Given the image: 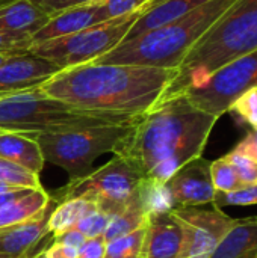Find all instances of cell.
I'll return each mask as SVG.
<instances>
[{
  "label": "cell",
  "mask_w": 257,
  "mask_h": 258,
  "mask_svg": "<svg viewBox=\"0 0 257 258\" xmlns=\"http://www.w3.org/2000/svg\"><path fill=\"white\" fill-rule=\"evenodd\" d=\"M218 118L197 109L185 94L162 95L138 116L112 153L142 178L167 183L185 163L201 157Z\"/></svg>",
  "instance_id": "obj_1"
},
{
  "label": "cell",
  "mask_w": 257,
  "mask_h": 258,
  "mask_svg": "<svg viewBox=\"0 0 257 258\" xmlns=\"http://www.w3.org/2000/svg\"><path fill=\"white\" fill-rule=\"evenodd\" d=\"M176 74L158 67L89 62L59 71L38 89L80 109L139 116L161 100Z\"/></svg>",
  "instance_id": "obj_2"
},
{
  "label": "cell",
  "mask_w": 257,
  "mask_h": 258,
  "mask_svg": "<svg viewBox=\"0 0 257 258\" xmlns=\"http://www.w3.org/2000/svg\"><path fill=\"white\" fill-rule=\"evenodd\" d=\"M236 2L238 0H209L168 24L124 39L92 63L145 65L177 70L195 42Z\"/></svg>",
  "instance_id": "obj_3"
},
{
  "label": "cell",
  "mask_w": 257,
  "mask_h": 258,
  "mask_svg": "<svg viewBox=\"0 0 257 258\" xmlns=\"http://www.w3.org/2000/svg\"><path fill=\"white\" fill-rule=\"evenodd\" d=\"M257 48V0H238L189 50L164 95L203 85L218 68Z\"/></svg>",
  "instance_id": "obj_4"
},
{
  "label": "cell",
  "mask_w": 257,
  "mask_h": 258,
  "mask_svg": "<svg viewBox=\"0 0 257 258\" xmlns=\"http://www.w3.org/2000/svg\"><path fill=\"white\" fill-rule=\"evenodd\" d=\"M136 119L138 116L80 109L47 97L38 88L0 95V130L8 132L64 133L97 125L132 124Z\"/></svg>",
  "instance_id": "obj_5"
},
{
  "label": "cell",
  "mask_w": 257,
  "mask_h": 258,
  "mask_svg": "<svg viewBox=\"0 0 257 258\" xmlns=\"http://www.w3.org/2000/svg\"><path fill=\"white\" fill-rule=\"evenodd\" d=\"M132 124L97 125L64 133H30L36 139L44 162H50L70 175V180L82 178L92 172L94 160L112 153L117 142L129 132Z\"/></svg>",
  "instance_id": "obj_6"
},
{
  "label": "cell",
  "mask_w": 257,
  "mask_h": 258,
  "mask_svg": "<svg viewBox=\"0 0 257 258\" xmlns=\"http://www.w3.org/2000/svg\"><path fill=\"white\" fill-rule=\"evenodd\" d=\"M142 12L144 9L103 21L73 35L35 44L29 51L52 60L62 70L94 62L124 41Z\"/></svg>",
  "instance_id": "obj_7"
},
{
  "label": "cell",
  "mask_w": 257,
  "mask_h": 258,
  "mask_svg": "<svg viewBox=\"0 0 257 258\" xmlns=\"http://www.w3.org/2000/svg\"><path fill=\"white\" fill-rule=\"evenodd\" d=\"M142 177L123 159L114 157L91 174L70 180L67 186L53 192L61 201L70 198H86L94 201L103 213L114 216L139 201Z\"/></svg>",
  "instance_id": "obj_8"
},
{
  "label": "cell",
  "mask_w": 257,
  "mask_h": 258,
  "mask_svg": "<svg viewBox=\"0 0 257 258\" xmlns=\"http://www.w3.org/2000/svg\"><path fill=\"white\" fill-rule=\"evenodd\" d=\"M251 89H257V48L227 62L203 85L182 94L197 109L220 118Z\"/></svg>",
  "instance_id": "obj_9"
},
{
  "label": "cell",
  "mask_w": 257,
  "mask_h": 258,
  "mask_svg": "<svg viewBox=\"0 0 257 258\" xmlns=\"http://www.w3.org/2000/svg\"><path fill=\"white\" fill-rule=\"evenodd\" d=\"M170 213L183 233L179 258H211L221 239L236 222L218 207H174Z\"/></svg>",
  "instance_id": "obj_10"
},
{
  "label": "cell",
  "mask_w": 257,
  "mask_h": 258,
  "mask_svg": "<svg viewBox=\"0 0 257 258\" xmlns=\"http://www.w3.org/2000/svg\"><path fill=\"white\" fill-rule=\"evenodd\" d=\"M176 207H200L214 203L215 189L211 178V162L197 157L185 163L167 183Z\"/></svg>",
  "instance_id": "obj_11"
},
{
  "label": "cell",
  "mask_w": 257,
  "mask_h": 258,
  "mask_svg": "<svg viewBox=\"0 0 257 258\" xmlns=\"http://www.w3.org/2000/svg\"><path fill=\"white\" fill-rule=\"evenodd\" d=\"M59 71L61 67L30 51L11 54L0 65V95L39 88Z\"/></svg>",
  "instance_id": "obj_12"
},
{
  "label": "cell",
  "mask_w": 257,
  "mask_h": 258,
  "mask_svg": "<svg viewBox=\"0 0 257 258\" xmlns=\"http://www.w3.org/2000/svg\"><path fill=\"white\" fill-rule=\"evenodd\" d=\"M61 200L50 194L47 207L35 219L0 230V255L5 258H29V252L38 246V243L48 236V218Z\"/></svg>",
  "instance_id": "obj_13"
},
{
  "label": "cell",
  "mask_w": 257,
  "mask_h": 258,
  "mask_svg": "<svg viewBox=\"0 0 257 258\" xmlns=\"http://www.w3.org/2000/svg\"><path fill=\"white\" fill-rule=\"evenodd\" d=\"M103 21H108L103 8V0L89 5L74 6L52 15L50 20L38 32L32 35V42L35 45L48 39L73 35L95 24H100Z\"/></svg>",
  "instance_id": "obj_14"
},
{
  "label": "cell",
  "mask_w": 257,
  "mask_h": 258,
  "mask_svg": "<svg viewBox=\"0 0 257 258\" xmlns=\"http://www.w3.org/2000/svg\"><path fill=\"white\" fill-rule=\"evenodd\" d=\"M182 242V228L170 212L148 216L144 242L145 258H179Z\"/></svg>",
  "instance_id": "obj_15"
},
{
  "label": "cell",
  "mask_w": 257,
  "mask_h": 258,
  "mask_svg": "<svg viewBox=\"0 0 257 258\" xmlns=\"http://www.w3.org/2000/svg\"><path fill=\"white\" fill-rule=\"evenodd\" d=\"M209 0H153L141 14V17L133 23L127 36L124 39L135 38L156 27L168 24L195 8L201 6Z\"/></svg>",
  "instance_id": "obj_16"
},
{
  "label": "cell",
  "mask_w": 257,
  "mask_h": 258,
  "mask_svg": "<svg viewBox=\"0 0 257 258\" xmlns=\"http://www.w3.org/2000/svg\"><path fill=\"white\" fill-rule=\"evenodd\" d=\"M0 157L18 163L39 175L44 168V157L33 135L0 130Z\"/></svg>",
  "instance_id": "obj_17"
},
{
  "label": "cell",
  "mask_w": 257,
  "mask_h": 258,
  "mask_svg": "<svg viewBox=\"0 0 257 258\" xmlns=\"http://www.w3.org/2000/svg\"><path fill=\"white\" fill-rule=\"evenodd\" d=\"M257 218L236 219L211 258H256Z\"/></svg>",
  "instance_id": "obj_18"
},
{
  "label": "cell",
  "mask_w": 257,
  "mask_h": 258,
  "mask_svg": "<svg viewBox=\"0 0 257 258\" xmlns=\"http://www.w3.org/2000/svg\"><path fill=\"white\" fill-rule=\"evenodd\" d=\"M48 20L50 15L30 0H18L0 8V30L3 32L33 35Z\"/></svg>",
  "instance_id": "obj_19"
},
{
  "label": "cell",
  "mask_w": 257,
  "mask_h": 258,
  "mask_svg": "<svg viewBox=\"0 0 257 258\" xmlns=\"http://www.w3.org/2000/svg\"><path fill=\"white\" fill-rule=\"evenodd\" d=\"M48 201H50V194L42 187L36 190H30L23 198L12 201L11 204L0 209V230L21 225L35 219L38 215L42 213Z\"/></svg>",
  "instance_id": "obj_20"
},
{
  "label": "cell",
  "mask_w": 257,
  "mask_h": 258,
  "mask_svg": "<svg viewBox=\"0 0 257 258\" xmlns=\"http://www.w3.org/2000/svg\"><path fill=\"white\" fill-rule=\"evenodd\" d=\"M95 210H98L97 204L86 198L64 200L55 207L48 218V233L58 236L70 228H74L80 219Z\"/></svg>",
  "instance_id": "obj_21"
},
{
  "label": "cell",
  "mask_w": 257,
  "mask_h": 258,
  "mask_svg": "<svg viewBox=\"0 0 257 258\" xmlns=\"http://www.w3.org/2000/svg\"><path fill=\"white\" fill-rule=\"evenodd\" d=\"M147 221H148V216L144 212V209L141 206V200H139V201L133 203L132 206L126 207L124 210H121L120 213L109 218V222H108L103 237L108 243L114 239H118L121 236H126L129 233H133V231L145 227Z\"/></svg>",
  "instance_id": "obj_22"
},
{
  "label": "cell",
  "mask_w": 257,
  "mask_h": 258,
  "mask_svg": "<svg viewBox=\"0 0 257 258\" xmlns=\"http://www.w3.org/2000/svg\"><path fill=\"white\" fill-rule=\"evenodd\" d=\"M139 200L147 216L168 213L176 207L168 187L164 183H158L148 178L142 180L139 189Z\"/></svg>",
  "instance_id": "obj_23"
},
{
  "label": "cell",
  "mask_w": 257,
  "mask_h": 258,
  "mask_svg": "<svg viewBox=\"0 0 257 258\" xmlns=\"http://www.w3.org/2000/svg\"><path fill=\"white\" fill-rule=\"evenodd\" d=\"M147 225L114 239L106 243V258H145L144 242H145Z\"/></svg>",
  "instance_id": "obj_24"
},
{
  "label": "cell",
  "mask_w": 257,
  "mask_h": 258,
  "mask_svg": "<svg viewBox=\"0 0 257 258\" xmlns=\"http://www.w3.org/2000/svg\"><path fill=\"white\" fill-rule=\"evenodd\" d=\"M0 181L18 189H41V181L36 174L27 168L0 157Z\"/></svg>",
  "instance_id": "obj_25"
},
{
  "label": "cell",
  "mask_w": 257,
  "mask_h": 258,
  "mask_svg": "<svg viewBox=\"0 0 257 258\" xmlns=\"http://www.w3.org/2000/svg\"><path fill=\"white\" fill-rule=\"evenodd\" d=\"M211 178L215 192H232L242 187L233 166L226 159V156L215 162H211Z\"/></svg>",
  "instance_id": "obj_26"
},
{
  "label": "cell",
  "mask_w": 257,
  "mask_h": 258,
  "mask_svg": "<svg viewBox=\"0 0 257 258\" xmlns=\"http://www.w3.org/2000/svg\"><path fill=\"white\" fill-rule=\"evenodd\" d=\"M212 204L218 209L224 206H256L257 184L242 186L232 192H215Z\"/></svg>",
  "instance_id": "obj_27"
},
{
  "label": "cell",
  "mask_w": 257,
  "mask_h": 258,
  "mask_svg": "<svg viewBox=\"0 0 257 258\" xmlns=\"http://www.w3.org/2000/svg\"><path fill=\"white\" fill-rule=\"evenodd\" d=\"M226 159L233 166L241 186L257 184V163L254 160H251L239 153H235V151H230L226 156Z\"/></svg>",
  "instance_id": "obj_28"
},
{
  "label": "cell",
  "mask_w": 257,
  "mask_h": 258,
  "mask_svg": "<svg viewBox=\"0 0 257 258\" xmlns=\"http://www.w3.org/2000/svg\"><path fill=\"white\" fill-rule=\"evenodd\" d=\"M230 112L238 115V118L248 125L257 128V89H251L245 92L242 97H239L233 106L230 107Z\"/></svg>",
  "instance_id": "obj_29"
},
{
  "label": "cell",
  "mask_w": 257,
  "mask_h": 258,
  "mask_svg": "<svg viewBox=\"0 0 257 258\" xmlns=\"http://www.w3.org/2000/svg\"><path fill=\"white\" fill-rule=\"evenodd\" d=\"M108 222H109V215L103 213L101 210H95L86 215L83 219H80L74 225V228L80 231L86 239H94V237H100L105 234Z\"/></svg>",
  "instance_id": "obj_30"
},
{
  "label": "cell",
  "mask_w": 257,
  "mask_h": 258,
  "mask_svg": "<svg viewBox=\"0 0 257 258\" xmlns=\"http://www.w3.org/2000/svg\"><path fill=\"white\" fill-rule=\"evenodd\" d=\"M153 0H103V8L108 20L129 15L145 9Z\"/></svg>",
  "instance_id": "obj_31"
},
{
  "label": "cell",
  "mask_w": 257,
  "mask_h": 258,
  "mask_svg": "<svg viewBox=\"0 0 257 258\" xmlns=\"http://www.w3.org/2000/svg\"><path fill=\"white\" fill-rule=\"evenodd\" d=\"M32 35L11 33L0 30V53L6 54H21L32 48Z\"/></svg>",
  "instance_id": "obj_32"
},
{
  "label": "cell",
  "mask_w": 257,
  "mask_h": 258,
  "mask_svg": "<svg viewBox=\"0 0 257 258\" xmlns=\"http://www.w3.org/2000/svg\"><path fill=\"white\" fill-rule=\"evenodd\" d=\"M33 5H36L38 8H41L45 14H48L50 17L61 12V11H65V9H70V8H74V6H82V5H89V3H95L98 0H30Z\"/></svg>",
  "instance_id": "obj_33"
},
{
  "label": "cell",
  "mask_w": 257,
  "mask_h": 258,
  "mask_svg": "<svg viewBox=\"0 0 257 258\" xmlns=\"http://www.w3.org/2000/svg\"><path fill=\"white\" fill-rule=\"evenodd\" d=\"M79 258H106V240L103 236L86 239L79 248Z\"/></svg>",
  "instance_id": "obj_34"
},
{
  "label": "cell",
  "mask_w": 257,
  "mask_h": 258,
  "mask_svg": "<svg viewBox=\"0 0 257 258\" xmlns=\"http://www.w3.org/2000/svg\"><path fill=\"white\" fill-rule=\"evenodd\" d=\"M85 240H86V237L80 231H77L76 228H70V230L64 231L58 236H53V243L76 248V249H79L85 243Z\"/></svg>",
  "instance_id": "obj_35"
},
{
  "label": "cell",
  "mask_w": 257,
  "mask_h": 258,
  "mask_svg": "<svg viewBox=\"0 0 257 258\" xmlns=\"http://www.w3.org/2000/svg\"><path fill=\"white\" fill-rule=\"evenodd\" d=\"M42 255L44 258H79V249L52 243L48 248L42 251Z\"/></svg>",
  "instance_id": "obj_36"
},
{
  "label": "cell",
  "mask_w": 257,
  "mask_h": 258,
  "mask_svg": "<svg viewBox=\"0 0 257 258\" xmlns=\"http://www.w3.org/2000/svg\"><path fill=\"white\" fill-rule=\"evenodd\" d=\"M235 153H239L257 163V141L254 139L253 133H248L233 150Z\"/></svg>",
  "instance_id": "obj_37"
},
{
  "label": "cell",
  "mask_w": 257,
  "mask_h": 258,
  "mask_svg": "<svg viewBox=\"0 0 257 258\" xmlns=\"http://www.w3.org/2000/svg\"><path fill=\"white\" fill-rule=\"evenodd\" d=\"M29 192H30V189H14V190L0 194V209H3L5 206L11 204L12 201H17L18 198H23Z\"/></svg>",
  "instance_id": "obj_38"
},
{
  "label": "cell",
  "mask_w": 257,
  "mask_h": 258,
  "mask_svg": "<svg viewBox=\"0 0 257 258\" xmlns=\"http://www.w3.org/2000/svg\"><path fill=\"white\" fill-rule=\"evenodd\" d=\"M14 189H18V187H12V186L5 184V183H2V181H0V194H3V192H9V190H14Z\"/></svg>",
  "instance_id": "obj_39"
},
{
  "label": "cell",
  "mask_w": 257,
  "mask_h": 258,
  "mask_svg": "<svg viewBox=\"0 0 257 258\" xmlns=\"http://www.w3.org/2000/svg\"><path fill=\"white\" fill-rule=\"evenodd\" d=\"M15 2H18V0H0V8H3V6H8V5H11V3H15Z\"/></svg>",
  "instance_id": "obj_40"
},
{
  "label": "cell",
  "mask_w": 257,
  "mask_h": 258,
  "mask_svg": "<svg viewBox=\"0 0 257 258\" xmlns=\"http://www.w3.org/2000/svg\"><path fill=\"white\" fill-rule=\"evenodd\" d=\"M9 56H11V54H6V53H0V65H2V63H3V62H5V60H6V59L9 57Z\"/></svg>",
  "instance_id": "obj_41"
},
{
  "label": "cell",
  "mask_w": 257,
  "mask_h": 258,
  "mask_svg": "<svg viewBox=\"0 0 257 258\" xmlns=\"http://www.w3.org/2000/svg\"><path fill=\"white\" fill-rule=\"evenodd\" d=\"M29 258H44V255H42V251H41L39 254H36V255H33V257H29Z\"/></svg>",
  "instance_id": "obj_42"
},
{
  "label": "cell",
  "mask_w": 257,
  "mask_h": 258,
  "mask_svg": "<svg viewBox=\"0 0 257 258\" xmlns=\"http://www.w3.org/2000/svg\"><path fill=\"white\" fill-rule=\"evenodd\" d=\"M251 133H253V136H254V139H256V141H257V128H256V130H253Z\"/></svg>",
  "instance_id": "obj_43"
},
{
  "label": "cell",
  "mask_w": 257,
  "mask_h": 258,
  "mask_svg": "<svg viewBox=\"0 0 257 258\" xmlns=\"http://www.w3.org/2000/svg\"><path fill=\"white\" fill-rule=\"evenodd\" d=\"M0 258H5V257H3V255H0Z\"/></svg>",
  "instance_id": "obj_44"
},
{
  "label": "cell",
  "mask_w": 257,
  "mask_h": 258,
  "mask_svg": "<svg viewBox=\"0 0 257 258\" xmlns=\"http://www.w3.org/2000/svg\"><path fill=\"white\" fill-rule=\"evenodd\" d=\"M256 258H257V257H256Z\"/></svg>",
  "instance_id": "obj_45"
}]
</instances>
